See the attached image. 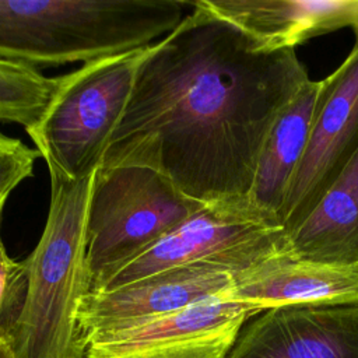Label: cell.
Returning a JSON list of instances; mask_svg holds the SVG:
<instances>
[{"instance_id": "6da1fadb", "label": "cell", "mask_w": 358, "mask_h": 358, "mask_svg": "<svg viewBox=\"0 0 358 358\" xmlns=\"http://www.w3.org/2000/svg\"><path fill=\"white\" fill-rule=\"evenodd\" d=\"M308 80L295 50L259 52L192 1L151 45L101 166H148L203 204H249L267 136Z\"/></svg>"}, {"instance_id": "7a4b0ae2", "label": "cell", "mask_w": 358, "mask_h": 358, "mask_svg": "<svg viewBox=\"0 0 358 358\" xmlns=\"http://www.w3.org/2000/svg\"><path fill=\"white\" fill-rule=\"evenodd\" d=\"M183 0H0V59L88 63L145 48L186 15Z\"/></svg>"}, {"instance_id": "3957f363", "label": "cell", "mask_w": 358, "mask_h": 358, "mask_svg": "<svg viewBox=\"0 0 358 358\" xmlns=\"http://www.w3.org/2000/svg\"><path fill=\"white\" fill-rule=\"evenodd\" d=\"M94 176L50 178L45 228L25 257L28 292L13 337L15 358H85L78 309L90 292L87 214Z\"/></svg>"}, {"instance_id": "277c9868", "label": "cell", "mask_w": 358, "mask_h": 358, "mask_svg": "<svg viewBox=\"0 0 358 358\" xmlns=\"http://www.w3.org/2000/svg\"><path fill=\"white\" fill-rule=\"evenodd\" d=\"M150 49L92 60L56 77L45 112L25 130L50 178L78 182L98 171Z\"/></svg>"}, {"instance_id": "5b68a950", "label": "cell", "mask_w": 358, "mask_h": 358, "mask_svg": "<svg viewBox=\"0 0 358 358\" xmlns=\"http://www.w3.org/2000/svg\"><path fill=\"white\" fill-rule=\"evenodd\" d=\"M204 206L183 194L152 168L99 166L87 214L90 292L105 289L124 266Z\"/></svg>"}, {"instance_id": "8992f818", "label": "cell", "mask_w": 358, "mask_h": 358, "mask_svg": "<svg viewBox=\"0 0 358 358\" xmlns=\"http://www.w3.org/2000/svg\"><path fill=\"white\" fill-rule=\"evenodd\" d=\"M287 248L285 228L262 214L253 204H206L150 250L124 266L102 291L172 267L199 263L221 267L236 277L267 259L285 255Z\"/></svg>"}, {"instance_id": "52a82bcc", "label": "cell", "mask_w": 358, "mask_h": 358, "mask_svg": "<svg viewBox=\"0 0 358 358\" xmlns=\"http://www.w3.org/2000/svg\"><path fill=\"white\" fill-rule=\"evenodd\" d=\"M358 152V38L327 77L309 141L291 179L278 221L291 234L316 208Z\"/></svg>"}, {"instance_id": "ba28073f", "label": "cell", "mask_w": 358, "mask_h": 358, "mask_svg": "<svg viewBox=\"0 0 358 358\" xmlns=\"http://www.w3.org/2000/svg\"><path fill=\"white\" fill-rule=\"evenodd\" d=\"M229 291L129 329L94 334L85 358H227L241 329L257 315Z\"/></svg>"}, {"instance_id": "9c48e42d", "label": "cell", "mask_w": 358, "mask_h": 358, "mask_svg": "<svg viewBox=\"0 0 358 358\" xmlns=\"http://www.w3.org/2000/svg\"><path fill=\"white\" fill-rule=\"evenodd\" d=\"M235 277L213 264L172 267L133 282L99 292H88L78 309L83 338L98 333L133 327L168 315L234 287Z\"/></svg>"}, {"instance_id": "30bf717a", "label": "cell", "mask_w": 358, "mask_h": 358, "mask_svg": "<svg viewBox=\"0 0 358 358\" xmlns=\"http://www.w3.org/2000/svg\"><path fill=\"white\" fill-rule=\"evenodd\" d=\"M227 358H358V302L260 312Z\"/></svg>"}, {"instance_id": "8fae6325", "label": "cell", "mask_w": 358, "mask_h": 358, "mask_svg": "<svg viewBox=\"0 0 358 358\" xmlns=\"http://www.w3.org/2000/svg\"><path fill=\"white\" fill-rule=\"evenodd\" d=\"M246 35L259 52L295 50L316 36L350 28L358 36V0H200Z\"/></svg>"}, {"instance_id": "7c38bea8", "label": "cell", "mask_w": 358, "mask_h": 358, "mask_svg": "<svg viewBox=\"0 0 358 358\" xmlns=\"http://www.w3.org/2000/svg\"><path fill=\"white\" fill-rule=\"evenodd\" d=\"M229 292L257 315L282 306L352 303L358 302V262L278 255L238 274Z\"/></svg>"}, {"instance_id": "4fadbf2b", "label": "cell", "mask_w": 358, "mask_h": 358, "mask_svg": "<svg viewBox=\"0 0 358 358\" xmlns=\"http://www.w3.org/2000/svg\"><path fill=\"white\" fill-rule=\"evenodd\" d=\"M323 88L324 78H309L282 108L262 150L249 199L262 214L277 222L291 179L306 150Z\"/></svg>"}, {"instance_id": "5bb4252c", "label": "cell", "mask_w": 358, "mask_h": 358, "mask_svg": "<svg viewBox=\"0 0 358 358\" xmlns=\"http://www.w3.org/2000/svg\"><path fill=\"white\" fill-rule=\"evenodd\" d=\"M285 255L331 263L358 262V152L310 215L288 234Z\"/></svg>"}, {"instance_id": "9a60e30c", "label": "cell", "mask_w": 358, "mask_h": 358, "mask_svg": "<svg viewBox=\"0 0 358 358\" xmlns=\"http://www.w3.org/2000/svg\"><path fill=\"white\" fill-rule=\"evenodd\" d=\"M56 87L36 67L0 59V120L34 126L45 112Z\"/></svg>"}, {"instance_id": "2e32d148", "label": "cell", "mask_w": 358, "mask_h": 358, "mask_svg": "<svg viewBox=\"0 0 358 358\" xmlns=\"http://www.w3.org/2000/svg\"><path fill=\"white\" fill-rule=\"evenodd\" d=\"M27 292V262L25 259L18 262L10 257L0 235V340L13 343L24 310Z\"/></svg>"}, {"instance_id": "e0dca14e", "label": "cell", "mask_w": 358, "mask_h": 358, "mask_svg": "<svg viewBox=\"0 0 358 358\" xmlns=\"http://www.w3.org/2000/svg\"><path fill=\"white\" fill-rule=\"evenodd\" d=\"M36 148L10 137L0 130V203L7 201L10 193L25 179L34 175Z\"/></svg>"}, {"instance_id": "ac0fdd59", "label": "cell", "mask_w": 358, "mask_h": 358, "mask_svg": "<svg viewBox=\"0 0 358 358\" xmlns=\"http://www.w3.org/2000/svg\"><path fill=\"white\" fill-rule=\"evenodd\" d=\"M0 358H15L11 341L0 340Z\"/></svg>"}, {"instance_id": "d6986e66", "label": "cell", "mask_w": 358, "mask_h": 358, "mask_svg": "<svg viewBox=\"0 0 358 358\" xmlns=\"http://www.w3.org/2000/svg\"><path fill=\"white\" fill-rule=\"evenodd\" d=\"M4 204H6V201L0 203V217H1V213H3V208H4Z\"/></svg>"}]
</instances>
